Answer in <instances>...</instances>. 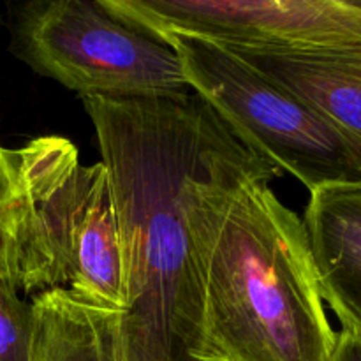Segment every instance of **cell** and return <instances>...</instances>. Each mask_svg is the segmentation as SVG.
I'll list each match as a JSON object with an SVG mask.
<instances>
[{
  "label": "cell",
  "mask_w": 361,
  "mask_h": 361,
  "mask_svg": "<svg viewBox=\"0 0 361 361\" xmlns=\"http://www.w3.org/2000/svg\"><path fill=\"white\" fill-rule=\"evenodd\" d=\"M302 221L324 303L361 334V183L312 190Z\"/></svg>",
  "instance_id": "52a82bcc"
},
{
  "label": "cell",
  "mask_w": 361,
  "mask_h": 361,
  "mask_svg": "<svg viewBox=\"0 0 361 361\" xmlns=\"http://www.w3.org/2000/svg\"><path fill=\"white\" fill-rule=\"evenodd\" d=\"M49 289L123 309V252L113 190L102 162L83 166L67 137L20 148Z\"/></svg>",
  "instance_id": "5b68a950"
},
{
  "label": "cell",
  "mask_w": 361,
  "mask_h": 361,
  "mask_svg": "<svg viewBox=\"0 0 361 361\" xmlns=\"http://www.w3.org/2000/svg\"><path fill=\"white\" fill-rule=\"evenodd\" d=\"M330 361H361V334L344 330L337 331L334 353Z\"/></svg>",
  "instance_id": "7c38bea8"
},
{
  "label": "cell",
  "mask_w": 361,
  "mask_h": 361,
  "mask_svg": "<svg viewBox=\"0 0 361 361\" xmlns=\"http://www.w3.org/2000/svg\"><path fill=\"white\" fill-rule=\"evenodd\" d=\"M16 55L85 97L192 94L175 49L109 13L101 0L30 2L14 18Z\"/></svg>",
  "instance_id": "277c9868"
},
{
  "label": "cell",
  "mask_w": 361,
  "mask_h": 361,
  "mask_svg": "<svg viewBox=\"0 0 361 361\" xmlns=\"http://www.w3.org/2000/svg\"><path fill=\"white\" fill-rule=\"evenodd\" d=\"M281 173L247 152L197 187L189 208L200 296L194 361H330L303 221L270 189Z\"/></svg>",
  "instance_id": "7a4b0ae2"
},
{
  "label": "cell",
  "mask_w": 361,
  "mask_h": 361,
  "mask_svg": "<svg viewBox=\"0 0 361 361\" xmlns=\"http://www.w3.org/2000/svg\"><path fill=\"white\" fill-rule=\"evenodd\" d=\"M34 361H115L118 310L92 305L67 289L32 298Z\"/></svg>",
  "instance_id": "ba28073f"
},
{
  "label": "cell",
  "mask_w": 361,
  "mask_h": 361,
  "mask_svg": "<svg viewBox=\"0 0 361 361\" xmlns=\"http://www.w3.org/2000/svg\"><path fill=\"white\" fill-rule=\"evenodd\" d=\"M0 284L18 293L48 291L44 263L35 233L34 208L25 180L20 148L0 145Z\"/></svg>",
  "instance_id": "30bf717a"
},
{
  "label": "cell",
  "mask_w": 361,
  "mask_h": 361,
  "mask_svg": "<svg viewBox=\"0 0 361 361\" xmlns=\"http://www.w3.org/2000/svg\"><path fill=\"white\" fill-rule=\"evenodd\" d=\"M81 101L97 134L122 238L115 361H194L200 296L189 208L201 183L252 150L194 92Z\"/></svg>",
  "instance_id": "6da1fadb"
},
{
  "label": "cell",
  "mask_w": 361,
  "mask_h": 361,
  "mask_svg": "<svg viewBox=\"0 0 361 361\" xmlns=\"http://www.w3.org/2000/svg\"><path fill=\"white\" fill-rule=\"evenodd\" d=\"M233 51L361 141V59Z\"/></svg>",
  "instance_id": "9c48e42d"
},
{
  "label": "cell",
  "mask_w": 361,
  "mask_h": 361,
  "mask_svg": "<svg viewBox=\"0 0 361 361\" xmlns=\"http://www.w3.org/2000/svg\"><path fill=\"white\" fill-rule=\"evenodd\" d=\"M126 23L161 41L201 35L270 55L361 59V0H101Z\"/></svg>",
  "instance_id": "8992f818"
},
{
  "label": "cell",
  "mask_w": 361,
  "mask_h": 361,
  "mask_svg": "<svg viewBox=\"0 0 361 361\" xmlns=\"http://www.w3.org/2000/svg\"><path fill=\"white\" fill-rule=\"evenodd\" d=\"M161 41L178 55L190 90L281 175H293L309 192L335 183H361V141L295 92L207 37L171 32Z\"/></svg>",
  "instance_id": "3957f363"
},
{
  "label": "cell",
  "mask_w": 361,
  "mask_h": 361,
  "mask_svg": "<svg viewBox=\"0 0 361 361\" xmlns=\"http://www.w3.org/2000/svg\"><path fill=\"white\" fill-rule=\"evenodd\" d=\"M35 316L16 289L0 284V361H34Z\"/></svg>",
  "instance_id": "8fae6325"
}]
</instances>
